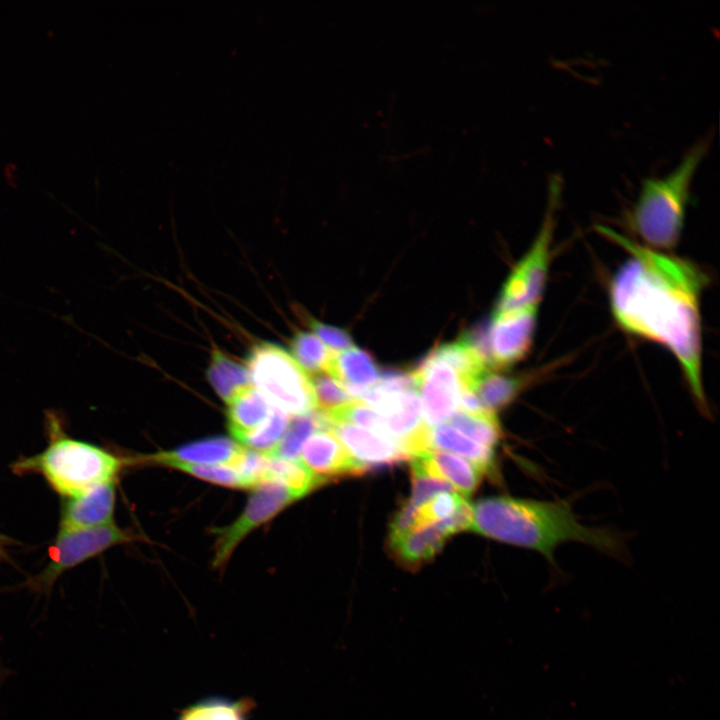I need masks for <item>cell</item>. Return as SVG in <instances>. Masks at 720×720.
I'll return each instance as SVG.
<instances>
[{"label":"cell","mask_w":720,"mask_h":720,"mask_svg":"<svg viewBox=\"0 0 720 720\" xmlns=\"http://www.w3.org/2000/svg\"><path fill=\"white\" fill-rule=\"evenodd\" d=\"M174 468L217 485L240 489L249 488L243 477L227 464L178 465Z\"/></svg>","instance_id":"30"},{"label":"cell","mask_w":720,"mask_h":720,"mask_svg":"<svg viewBox=\"0 0 720 720\" xmlns=\"http://www.w3.org/2000/svg\"><path fill=\"white\" fill-rule=\"evenodd\" d=\"M412 375L421 393L424 423L429 427L441 425L459 406L460 383L456 372L430 352Z\"/></svg>","instance_id":"10"},{"label":"cell","mask_w":720,"mask_h":720,"mask_svg":"<svg viewBox=\"0 0 720 720\" xmlns=\"http://www.w3.org/2000/svg\"><path fill=\"white\" fill-rule=\"evenodd\" d=\"M1 545H2V542H1V537H0V553H1Z\"/></svg>","instance_id":"35"},{"label":"cell","mask_w":720,"mask_h":720,"mask_svg":"<svg viewBox=\"0 0 720 720\" xmlns=\"http://www.w3.org/2000/svg\"><path fill=\"white\" fill-rule=\"evenodd\" d=\"M538 306L492 313L488 328L491 370L503 371L526 358L533 345Z\"/></svg>","instance_id":"9"},{"label":"cell","mask_w":720,"mask_h":720,"mask_svg":"<svg viewBox=\"0 0 720 720\" xmlns=\"http://www.w3.org/2000/svg\"><path fill=\"white\" fill-rule=\"evenodd\" d=\"M415 458L431 475L449 482L464 498L478 487L484 472L472 461L441 450H427Z\"/></svg>","instance_id":"17"},{"label":"cell","mask_w":720,"mask_h":720,"mask_svg":"<svg viewBox=\"0 0 720 720\" xmlns=\"http://www.w3.org/2000/svg\"><path fill=\"white\" fill-rule=\"evenodd\" d=\"M450 421L473 441L493 450L503 436L496 413L493 412L467 413L458 410L452 414Z\"/></svg>","instance_id":"24"},{"label":"cell","mask_w":720,"mask_h":720,"mask_svg":"<svg viewBox=\"0 0 720 720\" xmlns=\"http://www.w3.org/2000/svg\"><path fill=\"white\" fill-rule=\"evenodd\" d=\"M48 423L50 444L40 454L17 462L16 472H38L58 493L71 498L114 481L126 464L106 450L65 436L55 415H49Z\"/></svg>","instance_id":"4"},{"label":"cell","mask_w":720,"mask_h":720,"mask_svg":"<svg viewBox=\"0 0 720 720\" xmlns=\"http://www.w3.org/2000/svg\"><path fill=\"white\" fill-rule=\"evenodd\" d=\"M466 499L458 492H442L418 507V528L451 516Z\"/></svg>","instance_id":"31"},{"label":"cell","mask_w":720,"mask_h":720,"mask_svg":"<svg viewBox=\"0 0 720 720\" xmlns=\"http://www.w3.org/2000/svg\"><path fill=\"white\" fill-rule=\"evenodd\" d=\"M269 459L268 454L243 448L229 465L243 477L249 488H254L267 481Z\"/></svg>","instance_id":"32"},{"label":"cell","mask_w":720,"mask_h":720,"mask_svg":"<svg viewBox=\"0 0 720 720\" xmlns=\"http://www.w3.org/2000/svg\"><path fill=\"white\" fill-rule=\"evenodd\" d=\"M114 503V481L96 485L78 496L68 498L63 505L60 529H84L110 524Z\"/></svg>","instance_id":"14"},{"label":"cell","mask_w":720,"mask_h":720,"mask_svg":"<svg viewBox=\"0 0 720 720\" xmlns=\"http://www.w3.org/2000/svg\"><path fill=\"white\" fill-rule=\"evenodd\" d=\"M412 497L410 502L420 507L436 494L457 492L446 480L429 474L415 459L411 461Z\"/></svg>","instance_id":"29"},{"label":"cell","mask_w":720,"mask_h":720,"mask_svg":"<svg viewBox=\"0 0 720 720\" xmlns=\"http://www.w3.org/2000/svg\"><path fill=\"white\" fill-rule=\"evenodd\" d=\"M705 138L693 145L669 173L643 180L627 219L641 244L669 252L677 246L690 197L693 175L709 147Z\"/></svg>","instance_id":"3"},{"label":"cell","mask_w":720,"mask_h":720,"mask_svg":"<svg viewBox=\"0 0 720 720\" xmlns=\"http://www.w3.org/2000/svg\"><path fill=\"white\" fill-rule=\"evenodd\" d=\"M248 701L226 702L211 700L185 709L179 720H244Z\"/></svg>","instance_id":"28"},{"label":"cell","mask_w":720,"mask_h":720,"mask_svg":"<svg viewBox=\"0 0 720 720\" xmlns=\"http://www.w3.org/2000/svg\"><path fill=\"white\" fill-rule=\"evenodd\" d=\"M327 372L355 399L374 386L380 377V371L372 356L356 346L335 352Z\"/></svg>","instance_id":"18"},{"label":"cell","mask_w":720,"mask_h":720,"mask_svg":"<svg viewBox=\"0 0 720 720\" xmlns=\"http://www.w3.org/2000/svg\"><path fill=\"white\" fill-rule=\"evenodd\" d=\"M548 192V205L538 234L527 253L514 266L504 282L493 312L540 303L551 261L555 211L561 193L560 177H551Z\"/></svg>","instance_id":"6"},{"label":"cell","mask_w":720,"mask_h":720,"mask_svg":"<svg viewBox=\"0 0 720 720\" xmlns=\"http://www.w3.org/2000/svg\"><path fill=\"white\" fill-rule=\"evenodd\" d=\"M288 423V414L272 408L265 421L246 435L241 443L251 450L271 455L282 439Z\"/></svg>","instance_id":"27"},{"label":"cell","mask_w":720,"mask_h":720,"mask_svg":"<svg viewBox=\"0 0 720 720\" xmlns=\"http://www.w3.org/2000/svg\"><path fill=\"white\" fill-rule=\"evenodd\" d=\"M246 368L251 384L273 408L292 416L315 408L309 375L284 348L267 342L253 346Z\"/></svg>","instance_id":"5"},{"label":"cell","mask_w":720,"mask_h":720,"mask_svg":"<svg viewBox=\"0 0 720 720\" xmlns=\"http://www.w3.org/2000/svg\"><path fill=\"white\" fill-rule=\"evenodd\" d=\"M300 497L284 484L267 480L256 487L242 514L230 525L215 529V556L213 565L223 566L234 549L254 528L273 518Z\"/></svg>","instance_id":"8"},{"label":"cell","mask_w":720,"mask_h":720,"mask_svg":"<svg viewBox=\"0 0 720 720\" xmlns=\"http://www.w3.org/2000/svg\"><path fill=\"white\" fill-rule=\"evenodd\" d=\"M208 380L226 403L241 389L252 385L247 368L218 349L211 355Z\"/></svg>","instance_id":"21"},{"label":"cell","mask_w":720,"mask_h":720,"mask_svg":"<svg viewBox=\"0 0 720 720\" xmlns=\"http://www.w3.org/2000/svg\"><path fill=\"white\" fill-rule=\"evenodd\" d=\"M227 404L228 428L239 442L262 424L272 411L271 404L253 385L241 389Z\"/></svg>","instance_id":"19"},{"label":"cell","mask_w":720,"mask_h":720,"mask_svg":"<svg viewBox=\"0 0 720 720\" xmlns=\"http://www.w3.org/2000/svg\"><path fill=\"white\" fill-rule=\"evenodd\" d=\"M430 449L461 454L476 464L484 474L496 476L494 450L467 438L451 425L442 424L431 427Z\"/></svg>","instance_id":"20"},{"label":"cell","mask_w":720,"mask_h":720,"mask_svg":"<svg viewBox=\"0 0 720 720\" xmlns=\"http://www.w3.org/2000/svg\"><path fill=\"white\" fill-rule=\"evenodd\" d=\"M328 429L359 462L369 466L395 464L408 455L393 438L349 423H330Z\"/></svg>","instance_id":"13"},{"label":"cell","mask_w":720,"mask_h":720,"mask_svg":"<svg viewBox=\"0 0 720 720\" xmlns=\"http://www.w3.org/2000/svg\"><path fill=\"white\" fill-rule=\"evenodd\" d=\"M243 447L227 437L217 436L190 442L170 451L146 457L149 462L175 467L178 465L227 464L242 451Z\"/></svg>","instance_id":"15"},{"label":"cell","mask_w":720,"mask_h":720,"mask_svg":"<svg viewBox=\"0 0 720 720\" xmlns=\"http://www.w3.org/2000/svg\"><path fill=\"white\" fill-rule=\"evenodd\" d=\"M471 514L469 530L536 551L551 564L555 562L556 548L567 542L583 543L618 559H624L626 554L620 534L582 524L569 503L561 500L489 497L475 502Z\"/></svg>","instance_id":"2"},{"label":"cell","mask_w":720,"mask_h":720,"mask_svg":"<svg viewBox=\"0 0 720 720\" xmlns=\"http://www.w3.org/2000/svg\"><path fill=\"white\" fill-rule=\"evenodd\" d=\"M301 462L325 483L342 477L358 476L368 468L356 460L329 429L314 432L300 452Z\"/></svg>","instance_id":"12"},{"label":"cell","mask_w":720,"mask_h":720,"mask_svg":"<svg viewBox=\"0 0 720 720\" xmlns=\"http://www.w3.org/2000/svg\"><path fill=\"white\" fill-rule=\"evenodd\" d=\"M315 408L324 417L331 415L355 398L328 372L309 376Z\"/></svg>","instance_id":"26"},{"label":"cell","mask_w":720,"mask_h":720,"mask_svg":"<svg viewBox=\"0 0 720 720\" xmlns=\"http://www.w3.org/2000/svg\"><path fill=\"white\" fill-rule=\"evenodd\" d=\"M306 320L311 330L331 350L340 352L354 346L350 335L345 330L324 324L311 317Z\"/></svg>","instance_id":"33"},{"label":"cell","mask_w":720,"mask_h":720,"mask_svg":"<svg viewBox=\"0 0 720 720\" xmlns=\"http://www.w3.org/2000/svg\"><path fill=\"white\" fill-rule=\"evenodd\" d=\"M417 528L418 507L408 501L393 517L389 531V545Z\"/></svg>","instance_id":"34"},{"label":"cell","mask_w":720,"mask_h":720,"mask_svg":"<svg viewBox=\"0 0 720 720\" xmlns=\"http://www.w3.org/2000/svg\"><path fill=\"white\" fill-rule=\"evenodd\" d=\"M267 480L284 484L300 498L325 482L313 474L300 459H283L270 456Z\"/></svg>","instance_id":"23"},{"label":"cell","mask_w":720,"mask_h":720,"mask_svg":"<svg viewBox=\"0 0 720 720\" xmlns=\"http://www.w3.org/2000/svg\"><path fill=\"white\" fill-rule=\"evenodd\" d=\"M133 539H135L133 534L113 523L84 529H60L49 550L50 562L38 576L36 585L47 589L64 571L111 546Z\"/></svg>","instance_id":"7"},{"label":"cell","mask_w":720,"mask_h":720,"mask_svg":"<svg viewBox=\"0 0 720 720\" xmlns=\"http://www.w3.org/2000/svg\"><path fill=\"white\" fill-rule=\"evenodd\" d=\"M537 375L542 374L527 372L508 375L500 371L485 370L466 389L475 394L486 411L497 413L533 384L539 377Z\"/></svg>","instance_id":"16"},{"label":"cell","mask_w":720,"mask_h":720,"mask_svg":"<svg viewBox=\"0 0 720 720\" xmlns=\"http://www.w3.org/2000/svg\"><path fill=\"white\" fill-rule=\"evenodd\" d=\"M596 230L629 255L609 284L610 309L617 325L671 352L697 406L708 413L700 316L707 274L688 259L649 248L610 227L598 225Z\"/></svg>","instance_id":"1"},{"label":"cell","mask_w":720,"mask_h":720,"mask_svg":"<svg viewBox=\"0 0 720 720\" xmlns=\"http://www.w3.org/2000/svg\"><path fill=\"white\" fill-rule=\"evenodd\" d=\"M470 525L471 507L465 502L448 518L411 531L390 548L401 564L416 568L439 552L451 535L469 530Z\"/></svg>","instance_id":"11"},{"label":"cell","mask_w":720,"mask_h":720,"mask_svg":"<svg viewBox=\"0 0 720 720\" xmlns=\"http://www.w3.org/2000/svg\"><path fill=\"white\" fill-rule=\"evenodd\" d=\"M327 429V421L319 413L308 412L292 416L279 444L269 456L299 459L304 442L317 430Z\"/></svg>","instance_id":"22"},{"label":"cell","mask_w":720,"mask_h":720,"mask_svg":"<svg viewBox=\"0 0 720 720\" xmlns=\"http://www.w3.org/2000/svg\"><path fill=\"white\" fill-rule=\"evenodd\" d=\"M292 357L309 375L327 372L335 351L309 332H297L291 340Z\"/></svg>","instance_id":"25"}]
</instances>
